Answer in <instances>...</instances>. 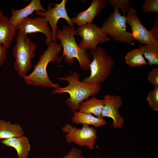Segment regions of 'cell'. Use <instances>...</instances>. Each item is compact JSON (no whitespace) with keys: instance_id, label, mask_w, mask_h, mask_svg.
Here are the masks:
<instances>
[{"instance_id":"6da1fadb","label":"cell","mask_w":158,"mask_h":158,"mask_svg":"<svg viewBox=\"0 0 158 158\" xmlns=\"http://www.w3.org/2000/svg\"><path fill=\"white\" fill-rule=\"evenodd\" d=\"M80 74L74 71L71 74L66 77L59 78L57 79L67 81L68 85L66 87H59L54 90L52 93L60 94L67 93L70 95L65 102L73 112L79 110L80 104L89 97L94 96L101 91V85L85 83L80 80Z\"/></svg>"},{"instance_id":"ac0fdd59","label":"cell","mask_w":158,"mask_h":158,"mask_svg":"<svg viewBox=\"0 0 158 158\" xmlns=\"http://www.w3.org/2000/svg\"><path fill=\"white\" fill-rule=\"evenodd\" d=\"M104 105V99L93 97L81 103L79 107V111L93 114L97 117L102 118L101 114Z\"/></svg>"},{"instance_id":"8992f818","label":"cell","mask_w":158,"mask_h":158,"mask_svg":"<svg viewBox=\"0 0 158 158\" xmlns=\"http://www.w3.org/2000/svg\"><path fill=\"white\" fill-rule=\"evenodd\" d=\"M127 23L126 16L122 15L119 10L114 8L113 12L105 20L101 28L114 40L133 44L134 40L131 33L126 31Z\"/></svg>"},{"instance_id":"484cf974","label":"cell","mask_w":158,"mask_h":158,"mask_svg":"<svg viewBox=\"0 0 158 158\" xmlns=\"http://www.w3.org/2000/svg\"><path fill=\"white\" fill-rule=\"evenodd\" d=\"M60 158H86L83 154L81 150L73 147L67 154Z\"/></svg>"},{"instance_id":"44dd1931","label":"cell","mask_w":158,"mask_h":158,"mask_svg":"<svg viewBox=\"0 0 158 158\" xmlns=\"http://www.w3.org/2000/svg\"><path fill=\"white\" fill-rule=\"evenodd\" d=\"M124 59L127 65L133 67H140L147 64L139 48L128 52Z\"/></svg>"},{"instance_id":"7402d4cb","label":"cell","mask_w":158,"mask_h":158,"mask_svg":"<svg viewBox=\"0 0 158 158\" xmlns=\"http://www.w3.org/2000/svg\"><path fill=\"white\" fill-rule=\"evenodd\" d=\"M106 1L114 8L121 10L123 16L132 8L129 0H107Z\"/></svg>"},{"instance_id":"52a82bcc","label":"cell","mask_w":158,"mask_h":158,"mask_svg":"<svg viewBox=\"0 0 158 158\" xmlns=\"http://www.w3.org/2000/svg\"><path fill=\"white\" fill-rule=\"evenodd\" d=\"M61 130L66 133L65 136L68 143H74L80 146L86 147L91 150L94 149L97 137V132L94 127L84 124L79 128L67 123Z\"/></svg>"},{"instance_id":"8fae6325","label":"cell","mask_w":158,"mask_h":158,"mask_svg":"<svg viewBox=\"0 0 158 158\" xmlns=\"http://www.w3.org/2000/svg\"><path fill=\"white\" fill-rule=\"evenodd\" d=\"M126 17L127 22L130 27L131 34L134 40L145 45L152 44L157 41L150 30L146 28L142 24L135 8H132L127 13Z\"/></svg>"},{"instance_id":"cb8c5ba5","label":"cell","mask_w":158,"mask_h":158,"mask_svg":"<svg viewBox=\"0 0 158 158\" xmlns=\"http://www.w3.org/2000/svg\"><path fill=\"white\" fill-rule=\"evenodd\" d=\"M142 11L144 13L151 12L158 13V0H145L142 6Z\"/></svg>"},{"instance_id":"3957f363","label":"cell","mask_w":158,"mask_h":158,"mask_svg":"<svg viewBox=\"0 0 158 158\" xmlns=\"http://www.w3.org/2000/svg\"><path fill=\"white\" fill-rule=\"evenodd\" d=\"M47 45V49L40 56L32 72L23 77L27 85L55 89L59 87L58 83L54 84L50 80L47 68L51 62H59V55L62 51V47L60 43L57 42H51Z\"/></svg>"},{"instance_id":"4316f807","label":"cell","mask_w":158,"mask_h":158,"mask_svg":"<svg viewBox=\"0 0 158 158\" xmlns=\"http://www.w3.org/2000/svg\"><path fill=\"white\" fill-rule=\"evenodd\" d=\"M150 31L155 40L158 41V16L156 17L153 26Z\"/></svg>"},{"instance_id":"e0dca14e","label":"cell","mask_w":158,"mask_h":158,"mask_svg":"<svg viewBox=\"0 0 158 158\" xmlns=\"http://www.w3.org/2000/svg\"><path fill=\"white\" fill-rule=\"evenodd\" d=\"M71 122L77 125L85 124L96 128L107 124L106 120L102 118L96 117L91 114L78 111L74 112L71 117Z\"/></svg>"},{"instance_id":"7a4b0ae2","label":"cell","mask_w":158,"mask_h":158,"mask_svg":"<svg viewBox=\"0 0 158 158\" xmlns=\"http://www.w3.org/2000/svg\"><path fill=\"white\" fill-rule=\"evenodd\" d=\"M76 28L74 25L64 24L62 30L58 28L56 34L57 40H59L62 47L63 54L59 62L64 61L71 65L74 62V59L78 60L81 70L85 71L90 70V65L92 56L90 52L80 48L76 43L74 37Z\"/></svg>"},{"instance_id":"2e32d148","label":"cell","mask_w":158,"mask_h":158,"mask_svg":"<svg viewBox=\"0 0 158 158\" xmlns=\"http://www.w3.org/2000/svg\"><path fill=\"white\" fill-rule=\"evenodd\" d=\"M1 143L6 146L14 148L16 151L17 158H28L31 150L29 141L23 135L4 139Z\"/></svg>"},{"instance_id":"ba28073f","label":"cell","mask_w":158,"mask_h":158,"mask_svg":"<svg viewBox=\"0 0 158 158\" xmlns=\"http://www.w3.org/2000/svg\"><path fill=\"white\" fill-rule=\"evenodd\" d=\"M75 34L82 38L78 45L79 47L87 51L95 49L99 44L111 40L102 31L101 27L93 23L79 27L75 30Z\"/></svg>"},{"instance_id":"d4e9b609","label":"cell","mask_w":158,"mask_h":158,"mask_svg":"<svg viewBox=\"0 0 158 158\" xmlns=\"http://www.w3.org/2000/svg\"><path fill=\"white\" fill-rule=\"evenodd\" d=\"M149 83L154 86H158V68H153L147 74Z\"/></svg>"},{"instance_id":"277c9868","label":"cell","mask_w":158,"mask_h":158,"mask_svg":"<svg viewBox=\"0 0 158 158\" xmlns=\"http://www.w3.org/2000/svg\"><path fill=\"white\" fill-rule=\"evenodd\" d=\"M90 53L93 58L90 65V75L82 81L90 84H101L105 82L111 74L114 61L102 47H97Z\"/></svg>"},{"instance_id":"9a60e30c","label":"cell","mask_w":158,"mask_h":158,"mask_svg":"<svg viewBox=\"0 0 158 158\" xmlns=\"http://www.w3.org/2000/svg\"><path fill=\"white\" fill-rule=\"evenodd\" d=\"M9 18L3 13L0 16V44L7 50L11 46L18 30L9 22Z\"/></svg>"},{"instance_id":"4fadbf2b","label":"cell","mask_w":158,"mask_h":158,"mask_svg":"<svg viewBox=\"0 0 158 158\" xmlns=\"http://www.w3.org/2000/svg\"><path fill=\"white\" fill-rule=\"evenodd\" d=\"M107 2L105 0H93L89 6L85 10L79 13L71 19L72 22L78 27L93 23L95 18L100 14L105 7Z\"/></svg>"},{"instance_id":"5b68a950","label":"cell","mask_w":158,"mask_h":158,"mask_svg":"<svg viewBox=\"0 0 158 158\" xmlns=\"http://www.w3.org/2000/svg\"><path fill=\"white\" fill-rule=\"evenodd\" d=\"M15 41L12 49L13 55L16 59L14 68L20 76L23 78L32 68L31 60L35 57L37 46L19 31Z\"/></svg>"},{"instance_id":"83f0119b","label":"cell","mask_w":158,"mask_h":158,"mask_svg":"<svg viewBox=\"0 0 158 158\" xmlns=\"http://www.w3.org/2000/svg\"><path fill=\"white\" fill-rule=\"evenodd\" d=\"M7 50L2 45L0 44V66L3 64L6 60Z\"/></svg>"},{"instance_id":"7c38bea8","label":"cell","mask_w":158,"mask_h":158,"mask_svg":"<svg viewBox=\"0 0 158 158\" xmlns=\"http://www.w3.org/2000/svg\"><path fill=\"white\" fill-rule=\"evenodd\" d=\"M104 105L101 114L102 117L111 118L114 127L116 129H121L124 121L118 111V109L123 104L121 97L119 95L107 94L104 96Z\"/></svg>"},{"instance_id":"d6986e66","label":"cell","mask_w":158,"mask_h":158,"mask_svg":"<svg viewBox=\"0 0 158 158\" xmlns=\"http://www.w3.org/2000/svg\"><path fill=\"white\" fill-rule=\"evenodd\" d=\"M24 134L22 127L18 123L12 124L10 121L0 120V139L19 137Z\"/></svg>"},{"instance_id":"9c48e42d","label":"cell","mask_w":158,"mask_h":158,"mask_svg":"<svg viewBox=\"0 0 158 158\" xmlns=\"http://www.w3.org/2000/svg\"><path fill=\"white\" fill-rule=\"evenodd\" d=\"M66 0H63L59 4H54V6L52 7L51 3H49L47 6V10L45 12L37 11L35 14L40 17H44L50 24L52 35V41L57 42L56 37V31L58 27L57 23L60 18H63L66 21L70 26L74 25L71 19L68 16L66 9Z\"/></svg>"},{"instance_id":"30bf717a","label":"cell","mask_w":158,"mask_h":158,"mask_svg":"<svg viewBox=\"0 0 158 158\" xmlns=\"http://www.w3.org/2000/svg\"><path fill=\"white\" fill-rule=\"evenodd\" d=\"M25 36L28 33L41 32L46 37L45 42L47 45L52 42V35L48 23L44 17H28L23 20L15 27Z\"/></svg>"},{"instance_id":"f1b7e54d","label":"cell","mask_w":158,"mask_h":158,"mask_svg":"<svg viewBox=\"0 0 158 158\" xmlns=\"http://www.w3.org/2000/svg\"><path fill=\"white\" fill-rule=\"evenodd\" d=\"M3 13H2V11H0V16Z\"/></svg>"},{"instance_id":"603a6c76","label":"cell","mask_w":158,"mask_h":158,"mask_svg":"<svg viewBox=\"0 0 158 158\" xmlns=\"http://www.w3.org/2000/svg\"><path fill=\"white\" fill-rule=\"evenodd\" d=\"M149 105L153 111H158V86L149 92L146 98Z\"/></svg>"},{"instance_id":"5bb4252c","label":"cell","mask_w":158,"mask_h":158,"mask_svg":"<svg viewBox=\"0 0 158 158\" xmlns=\"http://www.w3.org/2000/svg\"><path fill=\"white\" fill-rule=\"evenodd\" d=\"M37 11L45 12L47 10L43 7L40 0H32L28 5L22 9H12L10 11L12 16L9 18V22L16 27L23 20Z\"/></svg>"},{"instance_id":"ffe728a7","label":"cell","mask_w":158,"mask_h":158,"mask_svg":"<svg viewBox=\"0 0 158 158\" xmlns=\"http://www.w3.org/2000/svg\"><path fill=\"white\" fill-rule=\"evenodd\" d=\"M139 49L147 60L150 66L158 65V41L145 45H140Z\"/></svg>"}]
</instances>
